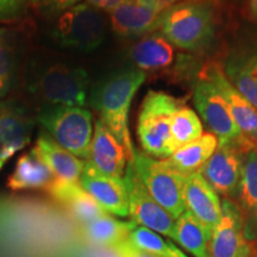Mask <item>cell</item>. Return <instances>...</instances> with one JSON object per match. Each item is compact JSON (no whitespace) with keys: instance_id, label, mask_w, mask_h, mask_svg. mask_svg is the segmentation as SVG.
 <instances>
[{"instance_id":"cell-1","label":"cell","mask_w":257,"mask_h":257,"mask_svg":"<svg viewBox=\"0 0 257 257\" xmlns=\"http://www.w3.org/2000/svg\"><path fill=\"white\" fill-rule=\"evenodd\" d=\"M147 79V74L136 67H128L110 74L92 88L89 105L99 114V119L118 138L135 157V149L128 127L131 102Z\"/></svg>"},{"instance_id":"cell-2","label":"cell","mask_w":257,"mask_h":257,"mask_svg":"<svg viewBox=\"0 0 257 257\" xmlns=\"http://www.w3.org/2000/svg\"><path fill=\"white\" fill-rule=\"evenodd\" d=\"M160 30L173 47L186 51L204 50L214 36L213 11L206 3L173 4L161 17Z\"/></svg>"},{"instance_id":"cell-3","label":"cell","mask_w":257,"mask_h":257,"mask_svg":"<svg viewBox=\"0 0 257 257\" xmlns=\"http://www.w3.org/2000/svg\"><path fill=\"white\" fill-rule=\"evenodd\" d=\"M181 101L160 91H149L144 96L137 119V137L144 154L165 160L176 148L170 133V124Z\"/></svg>"},{"instance_id":"cell-4","label":"cell","mask_w":257,"mask_h":257,"mask_svg":"<svg viewBox=\"0 0 257 257\" xmlns=\"http://www.w3.org/2000/svg\"><path fill=\"white\" fill-rule=\"evenodd\" d=\"M37 120L61 147L79 159H88L93 137V115L80 106L44 105Z\"/></svg>"},{"instance_id":"cell-5","label":"cell","mask_w":257,"mask_h":257,"mask_svg":"<svg viewBox=\"0 0 257 257\" xmlns=\"http://www.w3.org/2000/svg\"><path fill=\"white\" fill-rule=\"evenodd\" d=\"M131 166L154 200L175 220L178 219L186 211V175L170 165L167 159L157 160L144 153L135 152Z\"/></svg>"},{"instance_id":"cell-6","label":"cell","mask_w":257,"mask_h":257,"mask_svg":"<svg viewBox=\"0 0 257 257\" xmlns=\"http://www.w3.org/2000/svg\"><path fill=\"white\" fill-rule=\"evenodd\" d=\"M105 32L106 22L101 11L87 3H79L56 16L51 37L63 48L93 51L101 46Z\"/></svg>"},{"instance_id":"cell-7","label":"cell","mask_w":257,"mask_h":257,"mask_svg":"<svg viewBox=\"0 0 257 257\" xmlns=\"http://www.w3.org/2000/svg\"><path fill=\"white\" fill-rule=\"evenodd\" d=\"M89 82L91 80L85 69L54 64L38 75L31 91L49 105L83 107L87 102Z\"/></svg>"},{"instance_id":"cell-8","label":"cell","mask_w":257,"mask_h":257,"mask_svg":"<svg viewBox=\"0 0 257 257\" xmlns=\"http://www.w3.org/2000/svg\"><path fill=\"white\" fill-rule=\"evenodd\" d=\"M193 102L208 130L218 138L219 144L242 140L243 135L234 123L229 106L208 80L200 78L197 82L193 92Z\"/></svg>"},{"instance_id":"cell-9","label":"cell","mask_w":257,"mask_h":257,"mask_svg":"<svg viewBox=\"0 0 257 257\" xmlns=\"http://www.w3.org/2000/svg\"><path fill=\"white\" fill-rule=\"evenodd\" d=\"M123 179L128 195V216L141 226L173 238L176 220L148 193L131 163H128Z\"/></svg>"},{"instance_id":"cell-10","label":"cell","mask_w":257,"mask_h":257,"mask_svg":"<svg viewBox=\"0 0 257 257\" xmlns=\"http://www.w3.org/2000/svg\"><path fill=\"white\" fill-rule=\"evenodd\" d=\"M243 138L233 143L219 144L199 173L217 193L231 199L237 195L243 167Z\"/></svg>"},{"instance_id":"cell-11","label":"cell","mask_w":257,"mask_h":257,"mask_svg":"<svg viewBox=\"0 0 257 257\" xmlns=\"http://www.w3.org/2000/svg\"><path fill=\"white\" fill-rule=\"evenodd\" d=\"M208 253L211 257H251L242 212L231 199H224L221 202V217L212 230Z\"/></svg>"},{"instance_id":"cell-12","label":"cell","mask_w":257,"mask_h":257,"mask_svg":"<svg viewBox=\"0 0 257 257\" xmlns=\"http://www.w3.org/2000/svg\"><path fill=\"white\" fill-rule=\"evenodd\" d=\"M200 78L210 81L229 106L234 123L248 143L257 149V110L233 87L227 80L219 63H210L204 67Z\"/></svg>"},{"instance_id":"cell-13","label":"cell","mask_w":257,"mask_h":257,"mask_svg":"<svg viewBox=\"0 0 257 257\" xmlns=\"http://www.w3.org/2000/svg\"><path fill=\"white\" fill-rule=\"evenodd\" d=\"M35 119L15 100L0 101V170L19 150L30 143Z\"/></svg>"},{"instance_id":"cell-14","label":"cell","mask_w":257,"mask_h":257,"mask_svg":"<svg viewBox=\"0 0 257 257\" xmlns=\"http://www.w3.org/2000/svg\"><path fill=\"white\" fill-rule=\"evenodd\" d=\"M168 8L127 0L110 12L112 30L123 38H142L160 29L161 17Z\"/></svg>"},{"instance_id":"cell-15","label":"cell","mask_w":257,"mask_h":257,"mask_svg":"<svg viewBox=\"0 0 257 257\" xmlns=\"http://www.w3.org/2000/svg\"><path fill=\"white\" fill-rule=\"evenodd\" d=\"M88 161L101 174L112 178H123L133 157L118 138L108 130L100 119L95 121Z\"/></svg>"},{"instance_id":"cell-16","label":"cell","mask_w":257,"mask_h":257,"mask_svg":"<svg viewBox=\"0 0 257 257\" xmlns=\"http://www.w3.org/2000/svg\"><path fill=\"white\" fill-rule=\"evenodd\" d=\"M79 182L107 213L128 217V195L123 178L101 174L86 161Z\"/></svg>"},{"instance_id":"cell-17","label":"cell","mask_w":257,"mask_h":257,"mask_svg":"<svg viewBox=\"0 0 257 257\" xmlns=\"http://www.w3.org/2000/svg\"><path fill=\"white\" fill-rule=\"evenodd\" d=\"M184 199L186 210L212 233V230L220 220L221 202L218 193L199 172L186 175Z\"/></svg>"},{"instance_id":"cell-18","label":"cell","mask_w":257,"mask_h":257,"mask_svg":"<svg viewBox=\"0 0 257 257\" xmlns=\"http://www.w3.org/2000/svg\"><path fill=\"white\" fill-rule=\"evenodd\" d=\"M242 176L237 191L244 232L248 240L257 239V149L243 137Z\"/></svg>"},{"instance_id":"cell-19","label":"cell","mask_w":257,"mask_h":257,"mask_svg":"<svg viewBox=\"0 0 257 257\" xmlns=\"http://www.w3.org/2000/svg\"><path fill=\"white\" fill-rule=\"evenodd\" d=\"M46 191L62 205L80 225L107 213L95 199L82 188L80 182L64 181L56 178Z\"/></svg>"},{"instance_id":"cell-20","label":"cell","mask_w":257,"mask_h":257,"mask_svg":"<svg viewBox=\"0 0 257 257\" xmlns=\"http://www.w3.org/2000/svg\"><path fill=\"white\" fill-rule=\"evenodd\" d=\"M34 150L57 179L70 182L80 181L86 161L61 147L46 131H41Z\"/></svg>"},{"instance_id":"cell-21","label":"cell","mask_w":257,"mask_h":257,"mask_svg":"<svg viewBox=\"0 0 257 257\" xmlns=\"http://www.w3.org/2000/svg\"><path fill=\"white\" fill-rule=\"evenodd\" d=\"M128 56L136 68L147 74V72H160L172 66L175 51L162 32L154 31L140 38L130 48Z\"/></svg>"},{"instance_id":"cell-22","label":"cell","mask_w":257,"mask_h":257,"mask_svg":"<svg viewBox=\"0 0 257 257\" xmlns=\"http://www.w3.org/2000/svg\"><path fill=\"white\" fill-rule=\"evenodd\" d=\"M223 70L233 87L257 110V49L231 54Z\"/></svg>"},{"instance_id":"cell-23","label":"cell","mask_w":257,"mask_h":257,"mask_svg":"<svg viewBox=\"0 0 257 257\" xmlns=\"http://www.w3.org/2000/svg\"><path fill=\"white\" fill-rule=\"evenodd\" d=\"M56 176L42 161L34 149L19 157L14 173L9 178L8 187L22 189H47Z\"/></svg>"},{"instance_id":"cell-24","label":"cell","mask_w":257,"mask_h":257,"mask_svg":"<svg viewBox=\"0 0 257 257\" xmlns=\"http://www.w3.org/2000/svg\"><path fill=\"white\" fill-rule=\"evenodd\" d=\"M138 224L135 221H123L111 217L110 213L80 225L82 237L86 242L94 246L114 248L130 236L131 231Z\"/></svg>"},{"instance_id":"cell-25","label":"cell","mask_w":257,"mask_h":257,"mask_svg":"<svg viewBox=\"0 0 257 257\" xmlns=\"http://www.w3.org/2000/svg\"><path fill=\"white\" fill-rule=\"evenodd\" d=\"M219 142L213 134H202L194 142L179 148L172 156L168 157L169 163L180 173L189 175L197 173L210 160L217 150Z\"/></svg>"},{"instance_id":"cell-26","label":"cell","mask_w":257,"mask_h":257,"mask_svg":"<svg viewBox=\"0 0 257 257\" xmlns=\"http://www.w3.org/2000/svg\"><path fill=\"white\" fill-rule=\"evenodd\" d=\"M211 232L191 212L186 210L175 221L173 238L194 257H208Z\"/></svg>"},{"instance_id":"cell-27","label":"cell","mask_w":257,"mask_h":257,"mask_svg":"<svg viewBox=\"0 0 257 257\" xmlns=\"http://www.w3.org/2000/svg\"><path fill=\"white\" fill-rule=\"evenodd\" d=\"M170 133L176 148L179 149L201 137L204 134V127L198 114L188 106L181 105L173 115Z\"/></svg>"},{"instance_id":"cell-28","label":"cell","mask_w":257,"mask_h":257,"mask_svg":"<svg viewBox=\"0 0 257 257\" xmlns=\"http://www.w3.org/2000/svg\"><path fill=\"white\" fill-rule=\"evenodd\" d=\"M17 55L8 29L0 28V99L5 98L16 83Z\"/></svg>"},{"instance_id":"cell-29","label":"cell","mask_w":257,"mask_h":257,"mask_svg":"<svg viewBox=\"0 0 257 257\" xmlns=\"http://www.w3.org/2000/svg\"><path fill=\"white\" fill-rule=\"evenodd\" d=\"M127 240L133 244L134 246H136L137 249L142 250V251L153 253V255L161 257L173 256L174 244L166 242V240L160 236V233L148 229V227L141 226V225H137V226L131 231Z\"/></svg>"},{"instance_id":"cell-30","label":"cell","mask_w":257,"mask_h":257,"mask_svg":"<svg viewBox=\"0 0 257 257\" xmlns=\"http://www.w3.org/2000/svg\"><path fill=\"white\" fill-rule=\"evenodd\" d=\"M29 0H0V23L17 21L27 11Z\"/></svg>"},{"instance_id":"cell-31","label":"cell","mask_w":257,"mask_h":257,"mask_svg":"<svg viewBox=\"0 0 257 257\" xmlns=\"http://www.w3.org/2000/svg\"><path fill=\"white\" fill-rule=\"evenodd\" d=\"M79 3H81V0H42L40 6L46 14L57 16Z\"/></svg>"},{"instance_id":"cell-32","label":"cell","mask_w":257,"mask_h":257,"mask_svg":"<svg viewBox=\"0 0 257 257\" xmlns=\"http://www.w3.org/2000/svg\"><path fill=\"white\" fill-rule=\"evenodd\" d=\"M120 253L121 257H161L153 255V253L142 251V250L137 249L136 246H134L128 240H124L123 243L118 244L117 246H114Z\"/></svg>"},{"instance_id":"cell-33","label":"cell","mask_w":257,"mask_h":257,"mask_svg":"<svg viewBox=\"0 0 257 257\" xmlns=\"http://www.w3.org/2000/svg\"><path fill=\"white\" fill-rule=\"evenodd\" d=\"M125 2H127V0H85V3H87L94 9L99 10V11L108 12V14L117 9L118 6L124 4Z\"/></svg>"},{"instance_id":"cell-34","label":"cell","mask_w":257,"mask_h":257,"mask_svg":"<svg viewBox=\"0 0 257 257\" xmlns=\"http://www.w3.org/2000/svg\"><path fill=\"white\" fill-rule=\"evenodd\" d=\"M140 3H144V4H162L167 6H172L176 0H137Z\"/></svg>"},{"instance_id":"cell-35","label":"cell","mask_w":257,"mask_h":257,"mask_svg":"<svg viewBox=\"0 0 257 257\" xmlns=\"http://www.w3.org/2000/svg\"><path fill=\"white\" fill-rule=\"evenodd\" d=\"M248 9L251 18L257 21V0H248Z\"/></svg>"},{"instance_id":"cell-36","label":"cell","mask_w":257,"mask_h":257,"mask_svg":"<svg viewBox=\"0 0 257 257\" xmlns=\"http://www.w3.org/2000/svg\"><path fill=\"white\" fill-rule=\"evenodd\" d=\"M250 249H251V257H257V239L250 240Z\"/></svg>"},{"instance_id":"cell-37","label":"cell","mask_w":257,"mask_h":257,"mask_svg":"<svg viewBox=\"0 0 257 257\" xmlns=\"http://www.w3.org/2000/svg\"><path fill=\"white\" fill-rule=\"evenodd\" d=\"M172 257H187V256H186L185 252H182L181 250L178 249L174 245V250H173V256Z\"/></svg>"},{"instance_id":"cell-38","label":"cell","mask_w":257,"mask_h":257,"mask_svg":"<svg viewBox=\"0 0 257 257\" xmlns=\"http://www.w3.org/2000/svg\"><path fill=\"white\" fill-rule=\"evenodd\" d=\"M29 2H30V4L32 5H40L42 0H29Z\"/></svg>"},{"instance_id":"cell-39","label":"cell","mask_w":257,"mask_h":257,"mask_svg":"<svg viewBox=\"0 0 257 257\" xmlns=\"http://www.w3.org/2000/svg\"><path fill=\"white\" fill-rule=\"evenodd\" d=\"M208 257H211V256H208Z\"/></svg>"}]
</instances>
